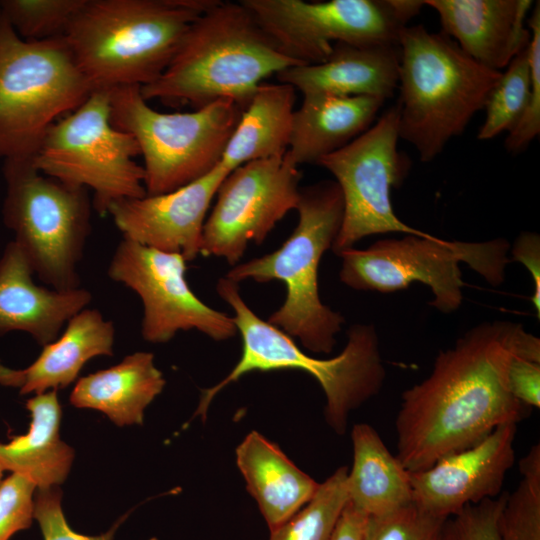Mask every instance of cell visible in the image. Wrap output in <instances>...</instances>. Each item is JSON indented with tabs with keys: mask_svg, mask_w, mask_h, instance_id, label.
<instances>
[{
	"mask_svg": "<svg viewBox=\"0 0 540 540\" xmlns=\"http://www.w3.org/2000/svg\"><path fill=\"white\" fill-rule=\"evenodd\" d=\"M515 355L540 361V339L510 321L479 324L438 353L429 376L401 395L396 457L407 471L426 470L528 416L531 408L508 387Z\"/></svg>",
	"mask_w": 540,
	"mask_h": 540,
	"instance_id": "cell-1",
	"label": "cell"
},
{
	"mask_svg": "<svg viewBox=\"0 0 540 540\" xmlns=\"http://www.w3.org/2000/svg\"><path fill=\"white\" fill-rule=\"evenodd\" d=\"M298 65L239 2L215 0L190 26L161 76L140 87L146 101L202 108L221 99L243 110L261 81Z\"/></svg>",
	"mask_w": 540,
	"mask_h": 540,
	"instance_id": "cell-2",
	"label": "cell"
},
{
	"mask_svg": "<svg viewBox=\"0 0 540 540\" xmlns=\"http://www.w3.org/2000/svg\"><path fill=\"white\" fill-rule=\"evenodd\" d=\"M215 0H85L63 35L92 90L145 86Z\"/></svg>",
	"mask_w": 540,
	"mask_h": 540,
	"instance_id": "cell-3",
	"label": "cell"
},
{
	"mask_svg": "<svg viewBox=\"0 0 540 540\" xmlns=\"http://www.w3.org/2000/svg\"><path fill=\"white\" fill-rule=\"evenodd\" d=\"M502 72L468 56L444 33L407 26L399 38V137L429 162L484 108Z\"/></svg>",
	"mask_w": 540,
	"mask_h": 540,
	"instance_id": "cell-4",
	"label": "cell"
},
{
	"mask_svg": "<svg viewBox=\"0 0 540 540\" xmlns=\"http://www.w3.org/2000/svg\"><path fill=\"white\" fill-rule=\"evenodd\" d=\"M216 289L234 311L232 318L242 337V355L224 379L202 392L196 414L204 420L217 393L249 372L298 369L318 381L326 397V422L337 434H344L349 413L375 396L386 377L374 326H352L339 355L317 359L305 354L289 335L254 313L243 300L238 283L224 276Z\"/></svg>",
	"mask_w": 540,
	"mask_h": 540,
	"instance_id": "cell-5",
	"label": "cell"
},
{
	"mask_svg": "<svg viewBox=\"0 0 540 540\" xmlns=\"http://www.w3.org/2000/svg\"><path fill=\"white\" fill-rule=\"evenodd\" d=\"M299 220L288 239L275 251L233 266L225 277L285 284L286 297L268 322L314 353H330L336 344L344 317L325 305L319 294L321 258L340 231L344 203L334 180H324L300 189L296 207Z\"/></svg>",
	"mask_w": 540,
	"mask_h": 540,
	"instance_id": "cell-6",
	"label": "cell"
},
{
	"mask_svg": "<svg viewBox=\"0 0 540 540\" xmlns=\"http://www.w3.org/2000/svg\"><path fill=\"white\" fill-rule=\"evenodd\" d=\"M92 87L63 36L26 41L0 11V159L33 158L48 129Z\"/></svg>",
	"mask_w": 540,
	"mask_h": 540,
	"instance_id": "cell-7",
	"label": "cell"
},
{
	"mask_svg": "<svg viewBox=\"0 0 540 540\" xmlns=\"http://www.w3.org/2000/svg\"><path fill=\"white\" fill-rule=\"evenodd\" d=\"M110 105L112 125L139 145L147 195L171 192L211 172L243 111L221 99L191 112L162 113L148 105L140 86L111 89Z\"/></svg>",
	"mask_w": 540,
	"mask_h": 540,
	"instance_id": "cell-8",
	"label": "cell"
},
{
	"mask_svg": "<svg viewBox=\"0 0 540 540\" xmlns=\"http://www.w3.org/2000/svg\"><path fill=\"white\" fill-rule=\"evenodd\" d=\"M2 217L33 273L50 288H80L78 265L91 232L88 189L40 173L31 158L4 161Z\"/></svg>",
	"mask_w": 540,
	"mask_h": 540,
	"instance_id": "cell-9",
	"label": "cell"
},
{
	"mask_svg": "<svg viewBox=\"0 0 540 540\" xmlns=\"http://www.w3.org/2000/svg\"><path fill=\"white\" fill-rule=\"evenodd\" d=\"M509 244L504 239L481 243L446 240L431 234L380 239L366 249L342 251L339 277L348 287L390 293L413 282L427 285L437 310L451 313L463 300L460 263L465 262L491 285L505 277Z\"/></svg>",
	"mask_w": 540,
	"mask_h": 540,
	"instance_id": "cell-10",
	"label": "cell"
},
{
	"mask_svg": "<svg viewBox=\"0 0 540 540\" xmlns=\"http://www.w3.org/2000/svg\"><path fill=\"white\" fill-rule=\"evenodd\" d=\"M138 155L135 138L111 123L110 90H94L48 129L32 163L43 175L93 190V208L106 215L117 201L147 195Z\"/></svg>",
	"mask_w": 540,
	"mask_h": 540,
	"instance_id": "cell-11",
	"label": "cell"
},
{
	"mask_svg": "<svg viewBox=\"0 0 540 540\" xmlns=\"http://www.w3.org/2000/svg\"><path fill=\"white\" fill-rule=\"evenodd\" d=\"M278 50L298 65L324 62L334 44L399 45L418 0H241Z\"/></svg>",
	"mask_w": 540,
	"mask_h": 540,
	"instance_id": "cell-12",
	"label": "cell"
},
{
	"mask_svg": "<svg viewBox=\"0 0 540 540\" xmlns=\"http://www.w3.org/2000/svg\"><path fill=\"white\" fill-rule=\"evenodd\" d=\"M399 140L395 104L361 135L317 162L335 177L343 197V220L331 248L335 254L370 235L428 234L401 221L393 210L391 191L401 185L410 166L398 150Z\"/></svg>",
	"mask_w": 540,
	"mask_h": 540,
	"instance_id": "cell-13",
	"label": "cell"
},
{
	"mask_svg": "<svg viewBox=\"0 0 540 540\" xmlns=\"http://www.w3.org/2000/svg\"><path fill=\"white\" fill-rule=\"evenodd\" d=\"M300 179L298 165L288 152L231 171L220 184L215 206L205 220L201 254L238 264L250 243L261 244L296 209Z\"/></svg>",
	"mask_w": 540,
	"mask_h": 540,
	"instance_id": "cell-14",
	"label": "cell"
},
{
	"mask_svg": "<svg viewBox=\"0 0 540 540\" xmlns=\"http://www.w3.org/2000/svg\"><path fill=\"white\" fill-rule=\"evenodd\" d=\"M186 260L124 239L108 266V276L142 300L141 334L150 343H166L178 331L196 329L216 341L237 333L232 317L201 301L186 277Z\"/></svg>",
	"mask_w": 540,
	"mask_h": 540,
	"instance_id": "cell-15",
	"label": "cell"
},
{
	"mask_svg": "<svg viewBox=\"0 0 540 540\" xmlns=\"http://www.w3.org/2000/svg\"><path fill=\"white\" fill-rule=\"evenodd\" d=\"M517 424L498 426L476 445L446 455L426 470L409 472L413 504L440 517L500 495L515 461Z\"/></svg>",
	"mask_w": 540,
	"mask_h": 540,
	"instance_id": "cell-16",
	"label": "cell"
},
{
	"mask_svg": "<svg viewBox=\"0 0 540 540\" xmlns=\"http://www.w3.org/2000/svg\"><path fill=\"white\" fill-rule=\"evenodd\" d=\"M228 174L217 165L171 192L117 201L107 214L124 239L192 261L201 254L206 213Z\"/></svg>",
	"mask_w": 540,
	"mask_h": 540,
	"instance_id": "cell-17",
	"label": "cell"
},
{
	"mask_svg": "<svg viewBox=\"0 0 540 540\" xmlns=\"http://www.w3.org/2000/svg\"><path fill=\"white\" fill-rule=\"evenodd\" d=\"M442 27L472 59L501 71L528 46L531 0H427Z\"/></svg>",
	"mask_w": 540,
	"mask_h": 540,
	"instance_id": "cell-18",
	"label": "cell"
},
{
	"mask_svg": "<svg viewBox=\"0 0 540 540\" xmlns=\"http://www.w3.org/2000/svg\"><path fill=\"white\" fill-rule=\"evenodd\" d=\"M33 275L26 255L12 240L0 257V336L22 331L44 346L89 305L92 294L82 287L59 291L39 286Z\"/></svg>",
	"mask_w": 540,
	"mask_h": 540,
	"instance_id": "cell-19",
	"label": "cell"
},
{
	"mask_svg": "<svg viewBox=\"0 0 540 540\" xmlns=\"http://www.w3.org/2000/svg\"><path fill=\"white\" fill-rule=\"evenodd\" d=\"M399 45L336 43L327 60L294 65L277 79L306 95L368 96L386 101L398 86Z\"/></svg>",
	"mask_w": 540,
	"mask_h": 540,
	"instance_id": "cell-20",
	"label": "cell"
},
{
	"mask_svg": "<svg viewBox=\"0 0 540 540\" xmlns=\"http://www.w3.org/2000/svg\"><path fill=\"white\" fill-rule=\"evenodd\" d=\"M114 339L113 322L97 309L86 307L67 322L56 340L43 346L28 367L11 369L0 362V384L18 388L22 395L65 388L76 380L87 361L111 356Z\"/></svg>",
	"mask_w": 540,
	"mask_h": 540,
	"instance_id": "cell-21",
	"label": "cell"
},
{
	"mask_svg": "<svg viewBox=\"0 0 540 540\" xmlns=\"http://www.w3.org/2000/svg\"><path fill=\"white\" fill-rule=\"evenodd\" d=\"M384 102L368 96H304L294 112L289 156L297 165L317 164L365 132Z\"/></svg>",
	"mask_w": 540,
	"mask_h": 540,
	"instance_id": "cell-22",
	"label": "cell"
},
{
	"mask_svg": "<svg viewBox=\"0 0 540 540\" xmlns=\"http://www.w3.org/2000/svg\"><path fill=\"white\" fill-rule=\"evenodd\" d=\"M236 463L269 531L299 511L320 484L257 431L250 432L236 448Z\"/></svg>",
	"mask_w": 540,
	"mask_h": 540,
	"instance_id": "cell-23",
	"label": "cell"
},
{
	"mask_svg": "<svg viewBox=\"0 0 540 540\" xmlns=\"http://www.w3.org/2000/svg\"><path fill=\"white\" fill-rule=\"evenodd\" d=\"M165 386L154 355L135 352L108 369L78 379L70 394L77 408L103 412L118 426L143 423L145 408Z\"/></svg>",
	"mask_w": 540,
	"mask_h": 540,
	"instance_id": "cell-24",
	"label": "cell"
},
{
	"mask_svg": "<svg viewBox=\"0 0 540 540\" xmlns=\"http://www.w3.org/2000/svg\"><path fill=\"white\" fill-rule=\"evenodd\" d=\"M26 408L31 414L29 430L0 443V465L26 476L37 488L58 486L70 471L74 450L59 435L62 412L57 390L35 395Z\"/></svg>",
	"mask_w": 540,
	"mask_h": 540,
	"instance_id": "cell-25",
	"label": "cell"
},
{
	"mask_svg": "<svg viewBox=\"0 0 540 540\" xmlns=\"http://www.w3.org/2000/svg\"><path fill=\"white\" fill-rule=\"evenodd\" d=\"M353 465L347 475L349 502L369 517L413 503L409 471L367 423L353 426Z\"/></svg>",
	"mask_w": 540,
	"mask_h": 540,
	"instance_id": "cell-26",
	"label": "cell"
},
{
	"mask_svg": "<svg viewBox=\"0 0 540 540\" xmlns=\"http://www.w3.org/2000/svg\"><path fill=\"white\" fill-rule=\"evenodd\" d=\"M295 88L261 83L242 111L220 163L230 173L245 163L287 152L293 126Z\"/></svg>",
	"mask_w": 540,
	"mask_h": 540,
	"instance_id": "cell-27",
	"label": "cell"
},
{
	"mask_svg": "<svg viewBox=\"0 0 540 540\" xmlns=\"http://www.w3.org/2000/svg\"><path fill=\"white\" fill-rule=\"evenodd\" d=\"M485 119L479 140H490L503 132L505 148L518 153L540 133V70L531 71L529 44L502 72L485 102Z\"/></svg>",
	"mask_w": 540,
	"mask_h": 540,
	"instance_id": "cell-28",
	"label": "cell"
},
{
	"mask_svg": "<svg viewBox=\"0 0 540 540\" xmlns=\"http://www.w3.org/2000/svg\"><path fill=\"white\" fill-rule=\"evenodd\" d=\"M348 468H338L292 517L270 531L269 540H330L349 501Z\"/></svg>",
	"mask_w": 540,
	"mask_h": 540,
	"instance_id": "cell-29",
	"label": "cell"
},
{
	"mask_svg": "<svg viewBox=\"0 0 540 540\" xmlns=\"http://www.w3.org/2000/svg\"><path fill=\"white\" fill-rule=\"evenodd\" d=\"M522 479L498 517L500 540H540V445L520 460Z\"/></svg>",
	"mask_w": 540,
	"mask_h": 540,
	"instance_id": "cell-30",
	"label": "cell"
},
{
	"mask_svg": "<svg viewBox=\"0 0 540 540\" xmlns=\"http://www.w3.org/2000/svg\"><path fill=\"white\" fill-rule=\"evenodd\" d=\"M85 0H0V11L26 41L63 36Z\"/></svg>",
	"mask_w": 540,
	"mask_h": 540,
	"instance_id": "cell-31",
	"label": "cell"
},
{
	"mask_svg": "<svg viewBox=\"0 0 540 540\" xmlns=\"http://www.w3.org/2000/svg\"><path fill=\"white\" fill-rule=\"evenodd\" d=\"M447 518L413 503L382 516L369 517L365 540H444Z\"/></svg>",
	"mask_w": 540,
	"mask_h": 540,
	"instance_id": "cell-32",
	"label": "cell"
},
{
	"mask_svg": "<svg viewBox=\"0 0 540 540\" xmlns=\"http://www.w3.org/2000/svg\"><path fill=\"white\" fill-rule=\"evenodd\" d=\"M508 492L468 505L447 518L444 540H500L498 517Z\"/></svg>",
	"mask_w": 540,
	"mask_h": 540,
	"instance_id": "cell-33",
	"label": "cell"
},
{
	"mask_svg": "<svg viewBox=\"0 0 540 540\" xmlns=\"http://www.w3.org/2000/svg\"><path fill=\"white\" fill-rule=\"evenodd\" d=\"M37 487L24 475L12 473L0 484V540H10L30 528L34 519Z\"/></svg>",
	"mask_w": 540,
	"mask_h": 540,
	"instance_id": "cell-34",
	"label": "cell"
},
{
	"mask_svg": "<svg viewBox=\"0 0 540 540\" xmlns=\"http://www.w3.org/2000/svg\"><path fill=\"white\" fill-rule=\"evenodd\" d=\"M61 498L58 486L37 488L34 497V519L40 526L43 540H113L117 528L125 519L121 518L102 534L83 535L69 526L63 513Z\"/></svg>",
	"mask_w": 540,
	"mask_h": 540,
	"instance_id": "cell-35",
	"label": "cell"
},
{
	"mask_svg": "<svg viewBox=\"0 0 540 540\" xmlns=\"http://www.w3.org/2000/svg\"><path fill=\"white\" fill-rule=\"evenodd\" d=\"M511 394L529 408L540 407V361L515 355L507 370Z\"/></svg>",
	"mask_w": 540,
	"mask_h": 540,
	"instance_id": "cell-36",
	"label": "cell"
},
{
	"mask_svg": "<svg viewBox=\"0 0 540 540\" xmlns=\"http://www.w3.org/2000/svg\"><path fill=\"white\" fill-rule=\"evenodd\" d=\"M511 253L513 260L522 263L530 272L534 284L532 304L540 317V238L532 232H523L516 239Z\"/></svg>",
	"mask_w": 540,
	"mask_h": 540,
	"instance_id": "cell-37",
	"label": "cell"
},
{
	"mask_svg": "<svg viewBox=\"0 0 540 540\" xmlns=\"http://www.w3.org/2000/svg\"><path fill=\"white\" fill-rule=\"evenodd\" d=\"M368 521L369 516L348 501L330 540H365Z\"/></svg>",
	"mask_w": 540,
	"mask_h": 540,
	"instance_id": "cell-38",
	"label": "cell"
},
{
	"mask_svg": "<svg viewBox=\"0 0 540 540\" xmlns=\"http://www.w3.org/2000/svg\"><path fill=\"white\" fill-rule=\"evenodd\" d=\"M4 471H5V470H4L3 467L0 465V484H1V482L3 481L2 477H3Z\"/></svg>",
	"mask_w": 540,
	"mask_h": 540,
	"instance_id": "cell-39",
	"label": "cell"
}]
</instances>
